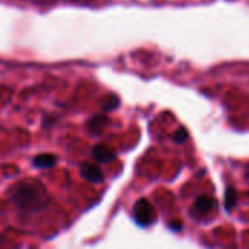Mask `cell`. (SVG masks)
<instances>
[{
	"instance_id": "12",
	"label": "cell",
	"mask_w": 249,
	"mask_h": 249,
	"mask_svg": "<svg viewBox=\"0 0 249 249\" xmlns=\"http://www.w3.org/2000/svg\"><path fill=\"white\" fill-rule=\"evenodd\" d=\"M73 1H79V0H73Z\"/></svg>"
},
{
	"instance_id": "7",
	"label": "cell",
	"mask_w": 249,
	"mask_h": 249,
	"mask_svg": "<svg viewBox=\"0 0 249 249\" xmlns=\"http://www.w3.org/2000/svg\"><path fill=\"white\" fill-rule=\"evenodd\" d=\"M108 124V118L105 115H95L90 121H89V130L90 133H95V134H99L105 125Z\"/></svg>"
},
{
	"instance_id": "9",
	"label": "cell",
	"mask_w": 249,
	"mask_h": 249,
	"mask_svg": "<svg viewBox=\"0 0 249 249\" xmlns=\"http://www.w3.org/2000/svg\"><path fill=\"white\" fill-rule=\"evenodd\" d=\"M187 139H188V131L185 128H179L174 136V142L178 144H182L184 142H187Z\"/></svg>"
},
{
	"instance_id": "3",
	"label": "cell",
	"mask_w": 249,
	"mask_h": 249,
	"mask_svg": "<svg viewBox=\"0 0 249 249\" xmlns=\"http://www.w3.org/2000/svg\"><path fill=\"white\" fill-rule=\"evenodd\" d=\"M216 203L212 197L209 196H200L194 204H193V209H191V214L196 216V217H203L206 214H209L213 209H214Z\"/></svg>"
},
{
	"instance_id": "11",
	"label": "cell",
	"mask_w": 249,
	"mask_h": 249,
	"mask_svg": "<svg viewBox=\"0 0 249 249\" xmlns=\"http://www.w3.org/2000/svg\"><path fill=\"white\" fill-rule=\"evenodd\" d=\"M169 228L174 229V231H181L182 229V223L177 222V223H169Z\"/></svg>"
},
{
	"instance_id": "6",
	"label": "cell",
	"mask_w": 249,
	"mask_h": 249,
	"mask_svg": "<svg viewBox=\"0 0 249 249\" xmlns=\"http://www.w3.org/2000/svg\"><path fill=\"white\" fill-rule=\"evenodd\" d=\"M55 163H57V156L55 155H51V153H42V155H38L34 159V165L36 168H39V169L53 168Z\"/></svg>"
},
{
	"instance_id": "10",
	"label": "cell",
	"mask_w": 249,
	"mask_h": 249,
	"mask_svg": "<svg viewBox=\"0 0 249 249\" xmlns=\"http://www.w3.org/2000/svg\"><path fill=\"white\" fill-rule=\"evenodd\" d=\"M118 104H120L118 98H117V96H111V98L105 102L104 108H105V111H112V109H115V108L118 107Z\"/></svg>"
},
{
	"instance_id": "1",
	"label": "cell",
	"mask_w": 249,
	"mask_h": 249,
	"mask_svg": "<svg viewBox=\"0 0 249 249\" xmlns=\"http://www.w3.org/2000/svg\"><path fill=\"white\" fill-rule=\"evenodd\" d=\"M15 204L23 212L39 210L45 206V191L39 184L34 182H22L15 188L13 193Z\"/></svg>"
},
{
	"instance_id": "2",
	"label": "cell",
	"mask_w": 249,
	"mask_h": 249,
	"mask_svg": "<svg viewBox=\"0 0 249 249\" xmlns=\"http://www.w3.org/2000/svg\"><path fill=\"white\" fill-rule=\"evenodd\" d=\"M133 216H134V220L137 222V225H140L143 228L150 226L156 220V212H155L152 203L146 198L137 200V203L133 207Z\"/></svg>"
},
{
	"instance_id": "5",
	"label": "cell",
	"mask_w": 249,
	"mask_h": 249,
	"mask_svg": "<svg viewBox=\"0 0 249 249\" xmlns=\"http://www.w3.org/2000/svg\"><path fill=\"white\" fill-rule=\"evenodd\" d=\"M92 153H93V158H95L98 162H101V163L112 162V160L117 158L115 152H114L111 147L105 146V144H98V146H95L93 150H92Z\"/></svg>"
},
{
	"instance_id": "4",
	"label": "cell",
	"mask_w": 249,
	"mask_h": 249,
	"mask_svg": "<svg viewBox=\"0 0 249 249\" xmlns=\"http://www.w3.org/2000/svg\"><path fill=\"white\" fill-rule=\"evenodd\" d=\"M80 175H82L86 181L93 182V184H101V182L104 181V174H102V171H101L98 166L92 165V163H83V165L80 166Z\"/></svg>"
},
{
	"instance_id": "8",
	"label": "cell",
	"mask_w": 249,
	"mask_h": 249,
	"mask_svg": "<svg viewBox=\"0 0 249 249\" xmlns=\"http://www.w3.org/2000/svg\"><path fill=\"white\" fill-rule=\"evenodd\" d=\"M236 200H238L236 191L233 188L226 190V194H225V209L226 210H232L236 206Z\"/></svg>"
}]
</instances>
